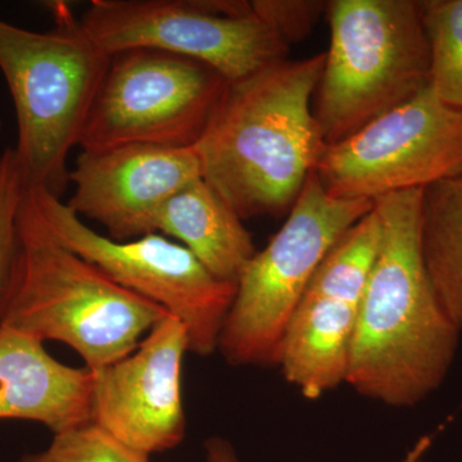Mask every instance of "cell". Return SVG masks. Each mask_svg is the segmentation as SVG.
<instances>
[{"mask_svg":"<svg viewBox=\"0 0 462 462\" xmlns=\"http://www.w3.org/2000/svg\"><path fill=\"white\" fill-rule=\"evenodd\" d=\"M424 189L374 202L378 251L361 298L346 384L389 407H413L443 384L461 333L438 300L421 251Z\"/></svg>","mask_w":462,"mask_h":462,"instance_id":"1","label":"cell"},{"mask_svg":"<svg viewBox=\"0 0 462 462\" xmlns=\"http://www.w3.org/2000/svg\"><path fill=\"white\" fill-rule=\"evenodd\" d=\"M325 53L227 84L197 143L203 180L243 221L291 211L325 144L312 102Z\"/></svg>","mask_w":462,"mask_h":462,"instance_id":"2","label":"cell"},{"mask_svg":"<svg viewBox=\"0 0 462 462\" xmlns=\"http://www.w3.org/2000/svg\"><path fill=\"white\" fill-rule=\"evenodd\" d=\"M167 315L67 248L26 188L0 327L65 343L98 370L135 351Z\"/></svg>","mask_w":462,"mask_h":462,"instance_id":"3","label":"cell"},{"mask_svg":"<svg viewBox=\"0 0 462 462\" xmlns=\"http://www.w3.org/2000/svg\"><path fill=\"white\" fill-rule=\"evenodd\" d=\"M56 27L36 32L0 18V71L17 117L18 163L29 188L60 199L67 158L80 145L111 56L85 32L69 5L51 3Z\"/></svg>","mask_w":462,"mask_h":462,"instance_id":"4","label":"cell"},{"mask_svg":"<svg viewBox=\"0 0 462 462\" xmlns=\"http://www.w3.org/2000/svg\"><path fill=\"white\" fill-rule=\"evenodd\" d=\"M329 51L312 112L325 144L343 141L430 85L420 3L328 2Z\"/></svg>","mask_w":462,"mask_h":462,"instance_id":"5","label":"cell"},{"mask_svg":"<svg viewBox=\"0 0 462 462\" xmlns=\"http://www.w3.org/2000/svg\"><path fill=\"white\" fill-rule=\"evenodd\" d=\"M374 208L337 199L311 173L287 221L236 281L218 351L233 366H278L289 321L312 276L346 231Z\"/></svg>","mask_w":462,"mask_h":462,"instance_id":"6","label":"cell"},{"mask_svg":"<svg viewBox=\"0 0 462 462\" xmlns=\"http://www.w3.org/2000/svg\"><path fill=\"white\" fill-rule=\"evenodd\" d=\"M80 23L109 56L166 51L211 67L227 83L287 60L289 51L245 0H91Z\"/></svg>","mask_w":462,"mask_h":462,"instance_id":"7","label":"cell"},{"mask_svg":"<svg viewBox=\"0 0 462 462\" xmlns=\"http://www.w3.org/2000/svg\"><path fill=\"white\" fill-rule=\"evenodd\" d=\"M29 190L45 223L67 248L121 287L180 320L188 331L191 354L208 357L217 351L236 297V282L216 278L189 249L162 234L117 242L91 229L50 191Z\"/></svg>","mask_w":462,"mask_h":462,"instance_id":"8","label":"cell"},{"mask_svg":"<svg viewBox=\"0 0 462 462\" xmlns=\"http://www.w3.org/2000/svg\"><path fill=\"white\" fill-rule=\"evenodd\" d=\"M227 84L190 58L154 50L114 54L79 147H194Z\"/></svg>","mask_w":462,"mask_h":462,"instance_id":"9","label":"cell"},{"mask_svg":"<svg viewBox=\"0 0 462 462\" xmlns=\"http://www.w3.org/2000/svg\"><path fill=\"white\" fill-rule=\"evenodd\" d=\"M315 175L337 199L375 202L462 175V109L428 85L400 107L327 145Z\"/></svg>","mask_w":462,"mask_h":462,"instance_id":"10","label":"cell"},{"mask_svg":"<svg viewBox=\"0 0 462 462\" xmlns=\"http://www.w3.org/2000/svg\"><path fill=\"white\" fill-rule=\"evenodd\" d=\"M188 331L167 315L138 348L93 373L91 421L147 456L180 445L187 431L181 393Z\"/></svg>","mask_w":462,"mask_h":462,"instance_id":"11","label":"cell"},{"mask_svg":"<svg viewBox=\"0 0 462 462\" xmlns=\"http://www.w3.org/2000/svg\"><path fill=\"white\" fill-rule=\"evenodd\" d=\"M202 179L196 145L129 144L81 151L69 172L74 194L66 205L105 226L108 238L127 242L156 233L160 209L173 194Z\"/></svg>","mask_w":462,"mask_h":462,"instance_id":"12","label":"cell"},{"mask_svg":"<svg viewBox=\"0 0 462 462\" xmlns=\"http://www.w3.org/2000/svg\"><path fill=\"white\" fill-rule=\"evenodd\" d=\"M367 278L322 261L289 321L282 340V376L307 400L346 383Z\"/></svg>","mask_w":462,"mask_h":462,"instance_id":"13","label":"cell"},{"mask_svg":"<svg viewBox=\"0 0 462 462\" xmlns=\"http://www.w3.org/2000/svg\"><path fill=\"white\" fill-rule=\"evenodd\" d=\"M93 373L48 354L44 343L0 327V420H27L60 434L90 424Z\"/></svg>","mask_w":462,"mask_h":462,"instance_id":"14","label":"cell"},{"mask_svg":"<svg viewBox=\"0 0 462 462\" xmlns=\"http://www.w3.org/2000/svg\"><path fill=\"white\" fill-rule=\"evenodd\" d=\"M154 230L189 249L216 278L236 284L257 252L242 218L203 178L167 200Z\"/></svg>","mask_w":462,"mask_h":462,"instance_id":"15","label":"cell"},{"mask_svg":"<svg viewBox=\"0 0 462 462\" xmlns=\"http://www.w3.org/2000/svg\"><path fill=\"white\" fill-rule=\"evenodd\" d=\"M421 251L438 300L462 334V175L424 189Z\"/></svg>","mask_w":462,"mask_h":462,"instance_id":"16","label":"cell"},{"mask_svg":"<svg viewBox=\"0 0 462 462\" xmlns=\"http://www.w3.org/2000/svg\"><path fill=\"white\" fill-rule=\"evenodd\" d=\"M419 3L430 44V88L447 105L462 109V0Z\"/></svg>","mask_w":462,"mask_h":462,"instance_id":"17","label":"cell"},{"mask_svg":"<svg viewBox=\"0 0 462 462\" xmlns=\"http://www.w3.org/2000/svg\"><path fill=\"white\" fill-rule=\"evenodd\" d=\"M18 462H151L149 456L118 442L107 431L90 422L84 427L54 434L48 448L26 455Z\"/></svg>","mask_w":462,"mask_h":462,"instance_id":"18","label":"cell"},{"mask_svg":"<svg viewBox=\"0 0 462 462\" xmlns=\"http://www.w3.org/2000/svg\"><path fill=\"white\" fill-rule=\"evenodd\" d=\"M26 188L14 149H5L0 156V324L16 254L18 212Z\"/></svg>","mask_w":462,"mask_h":462,"instance_id":"19","label":"cell"},{"mask_svg":"<svg viewBox=\"0 0 462 462\" xmlns=\"http://www.w3.org/2000/svg\"><path fill=\"white\" fill-rule=\"evenodd\" d=\"M254 14L287 47L305 41L321 16L328 2L319 0H254Z\"/></svg>","mask_w":462,"mask_h":462,"instance_id":"20","label":"cell"},{"mask_svg":"<svg viewBox=\"0 0 462 462\" xmlns=\"http://www.w3.org/2000/svg\"><path fill=\"white\" fill-rule=\"evenodd\" d=\"M433 436L421 437L412 448L400 462H425L424 458L430 451ZM207 462H240L236 449L229 440L221 437H212L205 443Z\"/></svg>","mask_w":462,"mask_h":462,"instance_id":"21","label":"cell"},{"mask_svg":"<svg viewBox=\"0 0 462 462\" xmlns=\"http://www.w3.org/2000/svg\"><path fill=\"white\" fill-rule=\"evenodd\" d=\"M0 134H2V121H0ZM2 156V154H0Z\"/></svg>","mask_w":462,"mask_h":462,"instance_id":"22","label":"cell"}]
</instances>
